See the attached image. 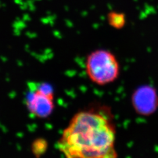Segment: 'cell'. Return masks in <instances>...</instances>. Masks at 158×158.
I'll return each mask as SVG.
<instances>
[{"instance_id":"1","label":"cell","mask_w":158,"mask_h":158,"mask_svg":"<svg viewBox=\"0 0 158 158\" xmlns=\"http://www.w3.org/2000/svg\"><path fill=\"white\" fill-rule=\"evenodd\" d=\"M116 129L106 111H79L69 121L57 142L69 158H115Z\"/></svg>"},{"instance_id":"6","label":"cell","mask_w":158,"mask_h":158,"mask_svg":"<svg viewBox=\"0 0 158 158\" xmlns=\"http://www.w3.org/2000/svg\"><path fill=\"white\" fill-rule=\"evenodd\" d=\"M48 148V141L43 138H38L32 142L31 151L34 156L41 157L47 152Z\"/></svg>"},{"instance_id":"5","label":"cell","mask_w":158,"mask_h":158,"mask_svg":"<svg viewBox=\"0 0 158 158\" xmlns=\"http://www.w3.org/2000/svg\"><path fill=\"white\" fill-rule=\"evenodd\" d=\"M107 21L111 27L115 29H121L126 24V17L123 13L111 11L107 15Z\"/></svg>"},{"instance_id":"4","label":"cell","mask_w":158,"mask_h":158,"mask_svg":"<svg viewBox=\"0 0 158 158\" xmlns=\"http://www.w3.org/2000/svg\"><path fill=\"white\" fill-rule=\"evenodd\" d=\"M132 104L138 114L150 115L158 108L157 92L150 85L142 86L132 94Z\"/></svg>"},{"instance_id":"2","label":"cell","mask_w":158,"mask_h":158,"mask_svg":"<svg viewBox=\"0 0 158 158\" xmlns=\"http://www.w3.org/2000/svg\"><path fill=\"white\" fill-rule=\"evenodd\" d=\"M85 70L89 80L101 86L114 82L121 73L120 64L115 55L106 49H98L88 54Z\"/></svg>"},{"instance_id":"3","label":"cell","mask_w":158,"mask_h":158,"mask_svg":"<svg viewBox=\"0 0 158 158\" xmlns=\"http://www.w3.org/2000/svg\"><path fill=\"white\" fill-rule=\"evenodd\" d=\"M26 105L28 110L36 117L44 118L50 116L54 110V94L49 85L40 86L28 95Z\"/></svg>"}]
</instances>
